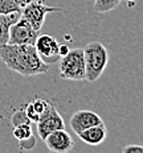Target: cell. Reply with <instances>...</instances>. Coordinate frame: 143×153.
Here are the masks:
<instances>
[{
    "label": "cell",
    "instance_id": "cell-1",
    "mask_svg": "<svg viewBox=\"0 0 143 153\" xmlns=\"http://www.w3.org/2000/svg\"><path fill=\"white\" fill-rule=\"evenodd\" d=\"M0 58L9 70L23 76L45 74L49 65L40 58L34 45L5 44L0 46Z\"/></svg>",
    "mask_w": 143,
    "mask_h": 153
},
{
    "label": "cell",
    "instance_id": "cell-2",
    "mask_svg": "<svg viewBox=\"0 0 143 153\" xmlns=\"http://www.w3.org/2000/svg\"><path fill=\"white\" fill-rule=\"evenodd\" d=\"M85 69H86V81L95 82L103 74L109 62L107 49L101 42L93 41L84 48Z\"/></svg>",
    "mask_w": 143,
    "mask_h": 153
},
{
    "label": "cell",
    "instance_id": "cell-3",
    "mask_svg": "<svg viewBox=\"0 0 143 153\" xmlns=\"http://www.w3.org/2000/svg\"><path fill=\"white\" fill-rule=\"evenodd\" d=\"M60 76L68 81H86L84 49H70L60 58Z\"/></svg>",
    "mask_w": 143,
    "mask_h": 153
},
{
    "label": "cell",
    "instance_id": "cell-4",
    "mask_svg": "<svg viewBox=\"0 0 143 153\" xmlns=\"http://www.w3.org/2000/svg\"><path fill=\"white\" fill-rule=\"evenodd\" d=\"M61 13L62 9L60 7H55V5H46L43 1H34L32 0L24 7H21V16L29 23L36 30H41L45 21V17L48 13Z\"/></svg>",
    "mask_w": 143,
    "mask_h": 153
},
{
    "label": "cell",
    "instance_id": "cell-5",
    "mask_svg": "<svg viewBox=\"0 0 143 153\" xmlns=\"http://www.w3.org/2000/svg\"><path fill=\"white\" fill-rule=\"evenodd\" d=\"M39 34H40V32L34 29L21 16L13 25H11L8 44H19V45H21V44H29V45H34L36 38Z\"/></svg>",
    "mask_w": 143,
    "mask_h": 153
},
{
    "label": "cell",
    "instance_id": "cell-6",
    "mask_svg": "<svg viewBox=\"0 0 143 153\" xmlns=\"http://www.w3.org/2000/svg\"><path fill=\"white\" fill-rule=\"evenodd\" d=\"M34 48H36L40 58L48 65L58 62L61 58L60 44L52 34H39L36 38V42H34Z\"/></svg>",
    "mask_w": 143,
    "mask_h": 153
},
{
    "label": "cell",
    "instance_id": "cell-7",
    "mask_svg": "<svg viewBox=\"0 0 143 153\" xmlns=\"http://www.w3.org/2000/svg\"><path fill=\"white\" fill-rule=\"evenodd\" d=\"M36 124H37V133H39L41 140H44L53 131L65 128V122H64L62 116L58 114V111H57V108L53 103L50 104L49 111Z\"/></svg>",
    "mask_w": 143,
    "mask_h": 153
},
{
    "label": "cell",
    "instance_id": "cell-8",
    "mask_svg": "<svg viewBox=\"0 0 143 153\" xmlns=\"http://www.w3.org/2000/svg\"><path fill=\"white\" fill-rule=\"evenodd\" d=\"M44 143L50 152L55 153H66L72 151L73 146H74V141H73L72 136L69 135V132H66L65 128L50 132L44 139Z\"/></svg>",
    "mask_w": 143,
    "mask_h": 153
},
{
    "label": "cell",
    "instance_id": "cell-9",
    "mask_svg": "<svg viewBox=\"0 0 143 153\" xmlns=\"http://www.w3.org/2000/svg\"><path fill=\"white\" fill-rule=\"evenodd\" d=\"M101 123H103L102 117L97 112L90 111V110H78L70 117V127L76 135H78L82 131L90 128L93 126H97V124H101Z\"/></svg>",
    "mask_w": 143,
    "mask_h": 153
},
{
    "label": "cell",
    "instance_id": "cell-10",
    "mask_svg": "<svg viewBox=\"0 0 143 153\" xmlns=\"http://www.w3.org/2000/svg\"><path fill=\"white\" fill-rule=\"evenodd\" d=\"M106 135H107L106 126L103 123H101V124H97V126H93L90 128L79 132L77 136L84 143H86L88 145H100L105 141Z\"/></svg>",
    "mask_w": 143,
    "mask_h": 153
},
{
    "label": "cell",
    "instance_id": "cell-11",
    "mask_svg": "<svg viewBox=\"0 0 143 153\" xmlns=\"http://www.w3.org/2000/svg\"><path fill=\"white\" fill-rule=\"evenodd\" d=\"M50 104L52 103H49V102H46L44 99H34V100H32L31 103H28L24 111H25V114H27L29 122L31 123L39 122L41 117L49 111Z\"/></svg>",
    "mask_w": 143,
    "mask_h": 153
},
{
    "label": "cell",
    "instance_id": "cell-12",
    "mask_svg": "<svg viewBox=\"0 0 143 153\" xmlns=\"http://www.w3.org/2000/svg\"><path fill=\"white\" fill-rule=\"evenodd\" d=\"M21 17V11H13L9 13H0V46L8 44L9 29Z\"/></svg>",
    "mask_w": 143,
    "mask_h": 153
},
{
    "label": "cell",
    "instance_id": "cell-13",
    "mask_svg": "<svg viewBox=\"0 0 143 153\" xmlns=\"http://www.w3.org/2000/svg\"><path fill=\"white\" fill-rule=\"evenodd\" d=\"M122 0H94V11L97 13H107L114 11Z\"/></svg>",
    "mask_w": 143,
    "mask_h": 153
},
{
    "label": "cell",
    "instance_id": "cell-14",
    "mask_svg": "<svg viewBox=\"0 0 143 153\" xmlns=\"http://www.w3.org/2000/svg\"><path fill=\"white\" fill-rule=\"evenodd\" d=\"M33 135L32 133V128L31 124H20V126L13 127V137L17 140V141H21V140H25Z\"/></svg>",
    "mask_w": 143,
    "mask_h": 153
},
{
    "label": "cell",
    "instance_id": "cell-15",
    "mask_svg": "<svg viewBox=\"0 0 143 153\" xmlns=\"http://www.w3.org/2000/svg\"><path fill=\"white\" fill-rule=\"evenodd\" d=\"M13 11H21L16 0H0V13H9Z\"/></svg>",
    "mask_w": 143,
    "mask_h": 153
},
{
    "label": "cell",
    "instance_id": "cell-16",
    "mask_svg": "<svg viewBox=\"0 0 143 153\" xmlns=\"http://www.w3.org/2000/svg\"><path fill=\"white\" fill-rule=\"evenodd\" d=\"M11 123L13 127L20 126V124H31L29 119H28V116H27V114H25L24 110L15 111L13 115L11 116Z\"/></svg>",
    "mask_w": 143,
    "mask_h": 153
},
{
    "label": "cell",
    "instance_id": "cell-17",
    "mask_svg": "<svg viewBox=\"0 0 143 153\" xmlns=\"http://www.w3.org/2000/svg\"><path fill=\"white\" fill-rule=\"evenodd\" d=\"M19 145H20V149H25V151H29V149H33L34 145H36V137H34L33 135L31 136V137L25 139V140H21V141H19Z\"/></svg>",
    "mask_w": 143,
    "mask_h": 153
},
{
    "label": "cell",
    "instance_id": "cell-18",
    "mask_svg": "<svg viewBox=\"0 0 143 153\" xmlns=\"http://www.w3.org/2000/svg\"><path fill=\"white\" fill-rule=\"evenodd\" d=\"M122 151H123V153H138V152H142V153H143V145L131 144V145L125 146Z\"/></svg>",
    "mask_w": 143,
    "mask_h": 153
},
{
    "label": "cell",
    "instance_id": "cell-19",
    "mask_svg": "<svg viewBox=\"0 0 143 153\" xmlns=\"http://www.w3.org/2000/svg\"><path fill=\"white\" fill-rule=\"evenodd\" d=\"M69 50H70V48H69L68 45H60V56H61V57L65 56Z\"/></svg>",
    "mask_w": 143,
    "mask_h": 153
},
{
    "label": "cell",
    "instance_id": "cell-20",
    "mask_svg": "<svg viewBox=\"0 0 143 153\" xmlns=\"http://www.w3.org/2000/svg\"><path fill=\"white\" fill-rule=\"evenodd\" d=\"M16 1H17V4L20 5V7H24L25 4H28V3L32 1V0H16Z\"/></svg>",
    "mask_w": 143,
    "mask_h": 153
},
{
    "label": "cell",
    "instance_id": "cell-21",
    "mask_svg": "<svg viewBox=\"0 0 143 153\" xmlns=\"http://www.w3.org/2000/svg\"><path fill=\"white\" fill-rule=\"evenodd\" d=\"M127 1H129V4H133V3H135L136 0H127Z\"/></svg>",
    "mask_w": 143,
    "mask_h": 153
}]
</instances>
